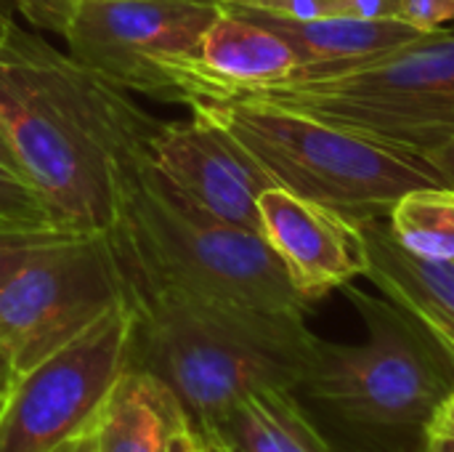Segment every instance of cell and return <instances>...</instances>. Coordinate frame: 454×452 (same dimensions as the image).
<instances>
[{
	"label": "cell",
	"mask_w": 454,
	"mask_h": 452,
	"mask_svg": "<svg viewBox=\"0 0 454 452\" xmlns=\"http://www.w3.org/2000/svg\"><path fill=\"white\" fill-rule=\"evenodd\" d=\"M162 120L43 37L11 29L0 51V125L24 178L69 232L117 221L114 157L149 147Z\"/></svg>",
	"instance_id": "obj_1"
},
{
	"label": "cell",
	"mask_w": 454,
	"mask_h": 452,
	"mask_svg": "<svg viewBox=\"0 0 454 452\" xmlns=\"http://www.w3.org/2000/svg\"><path fill=\"white\" fill-rule=\"evenodd\" d=\"M112 250L130 314L128 368L157 378L192 429L218 426L255 392L301 389L319 344L306 314L210 301L144 274Z\"/></svg>",
	"instance_id": "obj_2"
},
{
	"label": "cell",
	"mask_w": 454,
	"mask_h": 452,
	"mask_svg": "<svg viewBox=\"0 0 454 452\" xmlns=\"http://www.w3.org/2000/svg\"><path fill=\"white\" fill-rule=\"evenodd\" d=\"M112 170L117 221L106 234L144 274L221 304L309 312L311 304L295 290L263 234L234 226L194 202L154 165L149 147L114 157Z\"/></svg>",
	"instance_id": "obj_3"
},
{
	"label": "cell",
	"mask_w": 454,
	"mask_h": 452,
	"mask_svg": "<svg viewBox=\"0 0 454 452\" xmlns=\"http://www.w3.org/2000/svg\"><path fill=\"white\" fill-rule=\"evenodd\" d=\"M189 109L226 133L274 186L356 224L383 221L410 189L447 184L428 157L383 147L298 109L253 99H197Z\"/></svg>",
	"instance_id": "obj_4"
},
{
	"label": "cell",
	"mask_w": 454,
	"mask_h": 452,
	"mask_svg": "<svg viewBox=\"0 0 454 452\" xmlns=\"http://www.w3.org/2000/svg\"><path fill=\"white\" fill-rule=\"evenodd\" d=\"M234 99L314 115L391 149L428 157L454 139V29L322 75H293Z\"/></svg>",
	"instance_id": "obj_5"
},
{
	"label": "cell",
	"mask_w": 454,
	"mask_h": 452,
	"mask_svg": "<svg viewBox=\"0 0 454 452\" xmlns=\"http://www.w3.org/2000/svg\"><path fill=\"white\" fill-rule=\"evenodd\" d=\"M367 338L317 344L298 394L359 434H420L454 389V370L426 330L394 301L346 285Z\"/></svg>",
	"instance_id": "obj_6"
},
{
	"label": "cell",
	"mask_w": 454,
	"mask_h": 452,
	"mask_svg": "<svg viewBox=\"0 0 454 452\" xmlns=\"http://www.w3.org/2000/svg\"><path fill=\"white\" fill-rule=\"evenodd\" d=\"M218 11L181 0H82L59 37L74 61L117 88L189 104L202 37Z\"/></svg>",
	"instance_id": "obj_7"
},
{
	"label": "cell",
	"mask_w": 454,
	"mask_h": 452,
	"mask_svg": "<svg viewBox=\"0 0 454 452\" xmlns=\"http://www.w3.org/2000/svg\"><path fill=\"white\" fill-rule=\"evenodd\" d=\"M120 301L122 282L109 234H69L0 288V354L19 376Z\"/></svg>",
	"instance_id": "obj_8"
},
{
	"label": "cell",
	"mask_w": 454,
	"mask_h": 452,
	"mask_svg": "<svg viewBox=\"0 0 454 452\" xmlns=\"http://www.w3.org/2000/svg\"><path fill=\"white\" fill-rule=\"evenodd\" d=\"M130 314L114 304L77 338L13 373L0 416V452H53L90 429L128 370Z\"/></svg>",
	"instance_id": "obj_9"
},
{
	"label": "cell",
	"mask_w": 454,
	"mask_h": 452,
	"mask_svg": "<svg viewBox=\"0 0 454 452\" xmlns=\"http://www.w3.org/2000/svg\"><path fill=\"white\" fill-rule=\"evenodd\" d=\"M258 213L263 240L306 304H317L367 274L362 224L282 186L258 194Z\"/></svg>",
	"instance_id": "obj_10"
},
{
	"label": "cell",
	"mask_w": 454,
	"mask_h": 452,
	"mask_svg": "<svg viewBox=\"0 0 454 452\" xmlns=\"http://www.w3.org/2000/svg\"><path fill=\"white\" fill-rule=\"evenodd\" d=\"M149 157L205 210L261 234L258 194L274 184L226 133L197 115L160 123Z\"/></svg>",
	"instance_id": "obj_11"
},
{
	"label": "cell",
	"mask_w": 454,
	"mask_h": 452,
	"mask_svg": "<svg viewBox=\"0 0 454 452\" xmlns=\"http://www.w3.org/2000/svg\"><path fill=\"white\" fill-rule=\"evenodd\" d=\"M367 280L402 306L436 344L454 370V261H423L391 237L386 218L362 224Z\"/></svg>",
	"instance_id": "obj_12"
},
{
	"label": "cell",
	"mask_w": 454,
	"mask_h": 452,
	"mask_svg": "<svg viewBox=\"0 0 454 452\" xmlns=\"http://www.w3.org/2000/svg\"><path fill=\"white\" fill-rule=\"evenodd\" d=\"M298 69L301 61L295 51L277 32L221 8L202 37L197 91L192 101L234 99L247 91L282 83Z\"/></svg>",
	"instance_id": "obj_13"
},
{
	"label": "cell",
	"mask_w": 454,
	"mask_h": 452,
	"mask_svg": "<svg viewBox=\"0 0 454 452\" xmlns=\"http://www.w3.org/2000/svg\"><path fill=\"white\" fill-rule=\"evenodd\" d=\"M223 11L258 21L277 32L298 56L301 69L295 75H322L354 67L359 61L396 51L428 32L402 19H356V16H327V19H287L255 8L221 3Z\"/></svg>",
	"instance_id": "obj_14"
},
{
	"label": "cell",
	"mask_w": 454,
	"mask_h": 452,
	"mask_svg": "<svg viewBox=\"0 0 454 452\" xmlns=\"http://www.w3.org/2000/svg\"><path fill=\"white\" fill-rule=\"evenodd\" d=\"M184 424L176 397L157 378L128 368L96 421V452H168Z\"/></svg>",
	"instance_id": "obj_15"
},
{
	"label": "cell",
	"mask_w": 454,
	"mask_h": 452,
	"mask_svg": "<svg viewBox=\"0 0 454 452\" xmlns=\"http://www.w3.org/2000/svg\"><path fill=\"white\" fill-rule=\"evenodd\" d=\"M207 432H215L237 452H335L298 400V392L290 389H266L245 397Z\"/></svg>",
	"instance_id": "obj_16"
},
{
	"label": "cell",
	"mask_w": 454,
	"mask_h": 452,
	"mask_svg": "<svg viewBox=\"0 0 454 452\" xmlns=\"http://www.w3.org/2000/svg\"><path fill=\"white\" fill-rule=\"evenodd\" d=\"M399 248L423 261H454V186H420L402 194L386 216Z\"/></svg>",
	"instance_id": "obj_17"
},
{
	"label": "cell",
	"mask_w": 454,
	"mask_h": 452,
	"mask_svg": "<svg viewBox=\"0 0 454 452\" xmlns=\"http://www.w3.org/2000/svg\"><path fill=\"white\" fill-rule=\"evenodd\" d=\"M0 229L43 232L64 229L43 194L13 168L0 163ZM69 232V229H67Z\"/></svg>",
	"instance_id": "obj_18"
},
{
	"label": "cell",
	"mask_w": 454,
	"mask_h": 452,
	"mask_svg": "<svg viewBox=\"0 0 454 452\" xmlns=\"http://www.w3.org/2000/svg\"><path fill=\"white\" fill-rule=\"evenodd\" d=\"M77 234L67 229H43V232H19V229H0V288L40 250L61 242L64 237Z\"/></svg>",
	"instance_id": "obj_19"
},
{
	"label": "cell",
	"mask_w": 454,
	"mask_h": 452,
	"mask_svg": "<svg viewBox=\"0 0 454 452\" xmlns=\"http://www.w3.org/2000/svg\"><path fill=\"white\" fill-rule=\"evenodd\" d=\"M223 3L242 5V8H255V11H266V13H274V16L301 19V21L327 19V16H343V0H223Z\"/></svg>",
	"instance_id": "obj_20"
},
{
	"label": "cell",
	"mask_w": 454,
	"mask_h": 452,
	"mask_svg": "<svg viewBox=\"0 0 454 452\" xmlns=\"http://www.w3.org/2000/svg\"><path fill=\"white\" fill-rule=\"evenodd\" d=\"M399 19L423 32L454 29V0H399Z\"/></svg>",
	"instance_id": "obj_21"
},
{
	"label": "cell",
	"mask_w": 454,
	"mask_h": 452,
	"mask_svg": "<svg viewBox=\"0 0 454 452\" xmlns=\"http://www.w3.org/2000/svg\"><path fill=\"white\" fill-rule=\"evenodd\" d=\"M16 8H21V13L43 29L51 32H61V27L67 24L69 13L82 3V0H13Z\"/></svg>",
	"instance_id": "obj_22"
},
{
	"label": "cell",
	"mask_w": 454,
	"mask_h": 452,
	"mask_svg": "<svg viewBox=\"0 0 454 452\" xmlns=\"http://www.w3.org/2000/svg\"><path fill=\"white\" fill-rule=\"evenodd\" d=\"M423 440H450V442H454V389L431 413L426 432H423Z\"/></svg>",
	"instance_id": "obj_23"
},
{
	"label": "cell",
	"mask_w": 454,
	"mask_h": 452,
	"mask_svg": "<svg viewBox=\"0 0 454 452\" xmlns=\"http://www.w3.org/2000/svg\"><path fill=\"white\" fill-rule=\"evenodd\" d=\"M343 16L399 19V0H343Z\"/></svg>",
	"instance_id": "obj_24"
},
{
	"label": "cell",
	"mask_w": 454,
	"mask_h": 452,
	"mask_svg": "<svg viewBox=\"0 0 454 452\" xmlns=\"http://www.w3.org/2000/svg\"><path fill=\"white\" fill-rule=\"evenodd\" d=\"M428 160L439 168V173L444 176V181L454 186V139L447 141L444 147H439L436 152L428 155Z\"/></svg>",
	"instance_id": "obj_25"
},
{
	"label": "cell",
	"mask_w": 454,
	"mask_h": 452,
	"mask_svg": "<svg viewBox=\"0 0 454 452\" xmlns=\"http://www.w3.org/2000/svg\"><path fill=\"white\" fill-rule=\"evenodd\" d=\"M194 434H197V442H200V452H237L226 440H221L215 432L194 429Z\"/></svg>",
	"instance_id": "obj_26"
},
{
	"label": "cell",
	"mask_w": 454,
	"mask_h": 452,
	"mask_svg": "<svg viewBox=\"0 0 454 452\" xmlns=\"http://www.w3.org/2000/svg\"><path fill=\"white\" fill-rule=\"evenodd\" d=\"M168 452H197V437L192 432L189 424H184L181 429H176V434L170 437Z\"/></svg>",
	"instance_id": "obj_27"
},
{
	"label": "cell",
	"mask_w": 454,
	"mask_h": 452,
	"mask_svg": "<svg viewBox=\"0 0 454 452\" xmlns=\"http://www.w3.org/2000/svg\"><path fill=\"white\" fill-rule=\"evenodd\" d=\"M13 8H16L13 0H0V51H3V45H5V40H8V35H11V29L16 27V21H13Z\"/></svg>",
	"instance_id": "obj_28"
},
{
	"label": "cell",
	"mask_w": 454,
	"mask_h": 452,
	"mask_svg": "<svg viewBox=\"0 0 454 452\" xmlns=\"http://www.w3.org/2000/svg\"><path fill=\"white\" fill-rule=\"evenodd\" d=\"M0 163L8 165V168H13V170H19V163H16V157H13V149H11V144H8V136H5L3 125H0ZM19 173H21V170H19ZM21 176H24V173H21Z\"/></svg>",
	"instance_id": "obj_29"
},
{
	"label": "cell",
	"mask_w": 454,
	"mask_h": 452,
	"mask_svg": "<svg viewBox=\"0 0 454 452\" xmlns=\"http://www.w3.org/2000/svg\"><path fill=\"white\" fill-rule=\"evenodd\" d=\"M418 452H454V442H450V440H423Z\"/></svg>",
	"instance_id": "obj_30"
},
{
	"label": "cell",
	"mask_w": 454,
	"mask_h": 452,
	"mask_svg": "<svg viewBox=\"0 0 454 452\" xmlns=\"http://www.w3.org/2000/svg\"><path fill=\"white\" fill-rule=\"evenodd\" d=\"M11 376H13V368H11L8 357H5V354H0V384H5Z\"/></svg>",
	"instance_id": "obj_31"
},
{
	"label": "cell",
	"mask_w": 454,
	"mask_h": 452,
	"mask_svg": "<svg viewBox=\"0 0 454 452\" xmlns=\"http://www.w3.org/2000/svg\"><path fill=\"white\" fill-rule=\"evenodd\" d=\"M11 381H13V376H11L5 384H0V416H3V410H5V402H8V394H11Z\"/></svg>",
	"instance_id": "obj_32"
},
{
	"label": "cell",
	"mask_w": 454,
	"mask_h": 452,
	"mask_svg": "<svg viewBox=\"0 0 454 452\" xmlns=\"http://www.w3.org/2000/svg\"><path fill=\"white\" fill-rule=\"evenodd\" d=\"M181 3H202V5H218L223 0H181Z\"/></svg>",
	"instance_id": "obj_33"
},
{
	"label": "cell",
	"mask_w": 454,
	"mask_h": 452,
	"mask_svg": "<svg viewBox=\"0 0 454 452\" xmlns=\"http://www.w3.org/2000/svg\"><path fill=\"white\" fill-rule=\"evenodd\" d=\"M192 432H194V429H192ZM194 437H197V434H194ZM197 452H200V442H197Z\"/></svg>",
	"instance_id": "obj_34"
}]
</instances>
